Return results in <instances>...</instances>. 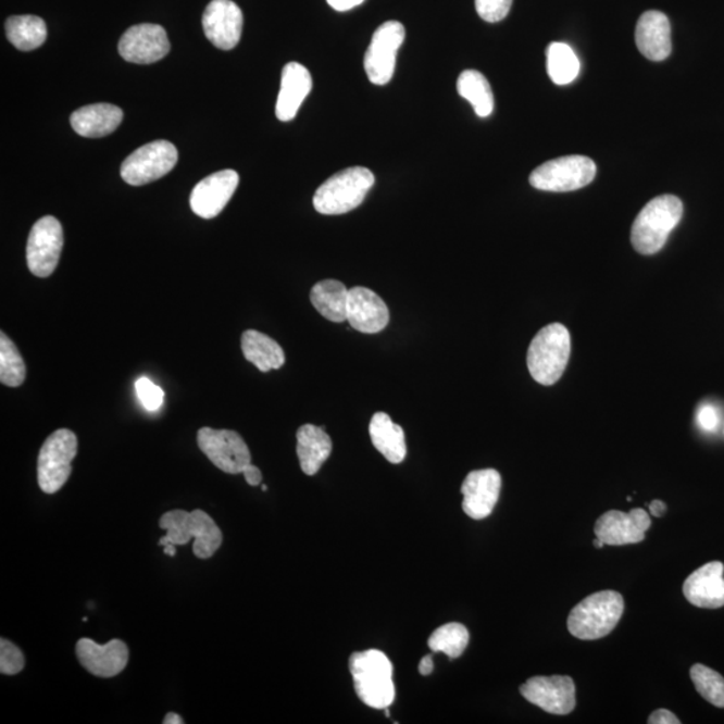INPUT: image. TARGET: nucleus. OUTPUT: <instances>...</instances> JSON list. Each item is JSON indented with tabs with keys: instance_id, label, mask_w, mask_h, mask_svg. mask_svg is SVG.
<instances>
[{
	"instance_id": "f257e3e1",
	"label": "nucleus",
	"mask_w": 724,
	"mask_h": 724,
	"mask_svg": "<svg viewBox=\"0 0 724 724\" xmlns=\"http://www.w3.org/2000/svg\"><path fill=\"white\" fill-rule=\"evenodd\" d=\"M355 694L361 702L375 710L389 709L395 702L394 664L382 651L367 649L349 659Z\"/></svg>"
},
{
	"instance_id": "f03ea898",
	"label": "nucleus",
	"mask_w": 724,
	"mask_h": 724,
	"mask_svg": "<svg viewBox=\"0 0 724 724\" xmlns=\"http://www.w3.org/2000/svg\"><path fill=\"white\" fill-rule=\"evenodd\" d=\"M159 525L166 532V536L159 541L160 546L187 545L194 538V554L200 560L211 559L223 542L220 526L203 510H194L191 513L184 510L170 511L161 516Z\"/></svg>"
},
{
	"instance_id": "7ed1b4c3",
	"label": "nucleus",
	"mask_w": 724,
	"mask_h": 724,
	"mask_svg": "<svg viewBox=\"0 0 724 724\" xmlns=\"http://www.w3.org/2000/svg\"><path fill=\"white\" fill-rule=\"evenodd\" d=\"M682 216V200L674 195H662L649 201L632 226L631 240L635 250L644 255L657 254Z\"/></svg>"
},
{
	"instance_id": "20e7f679",
	"label": "nucleus",
	"mask_w": 724,
	"mask_h": 724,
	"mask_svg": "<svg viewBox=\"0 0 724 724\" xmlns=\"http://www.w3.org/2000/svg\"><path fill=\"white\" fill-rule=\"evenodd\" d=\"M623 613V596L619 591L602 590L572 609L567 629L579 640H599L616 628Z\"/></svg>"
},
{
	"instance_id": "39448f33",
	"label": "nucleus",
	"mask_w": 724,
	"mask_h": 724,
	"mask_svg": "<svg viewBox=\"0 0 724 724\" xmlns=\"http://www.w3.org/2000/svg\"><path fill=\"white\" fill-rule=\"evenodd\" d=\"M375 186V175L365 166H352L333 175L315 191L313 204L322 215H342L358 209Z\"/></svg>"
},
{
	"instance_id": "423d86ee",
	"label": "nucleus",
	"mask_w": 724,
	"mask_h": 724,
	"mask_svg": "<svg viewBox=\"0 0 724 724\" xmlns=\"http://www.w3.org/2000/svg\"><path fill=\"white\" fill-rule=\"evenodd\" d=\"M571 333L561 324L542 327L533 338L527 352V367L538 384L553 385L560 380L571 358Z\"/></svg>"
},
{
	"instance_id": "0eeeda50",
	"label": "nucleus",
	"mask_w": 724,
	"mask_h": 724,
	"mask_svg": "<svg viewBox=\"0 0 724 724\" xmlns=\"http://www.w3.org/2000/svg\"><path fill=\"white\" fill-rule=\"evenodd\" d=\"M78 440L71 429L51 434L40 448L38 457V485L46 494L60 491L71 478L72 462L76 458Z\"/></svg>"
},
{
	"instance_id": "6e6552de",
	"label": "nucleus",
	"mask_w": 724,
	"mask_h": 724,
	"mask_svg": "<svg viewBox=\"0 0 724 724\" xmlns=\"http://www.w3.org/2000/svg\"><path fill=\"white\" fill-rule=\"evenodd\" d=\"M596 172L594 160L573 154L539 165L530 175V184L539 191L571 192L594 182Z\"/></svg>"
},
{
	"instance_id": "1a4fd4ad",
	"label": "nucleus",
	"mask_w": 724,
	"mask_h": 724,
	"mask_svg": "<svg viewBox=\"0 0 724 724\" xmlns=\"http://www.w3.org/2000/svg\"><path fill=\"white\" fill-rule=\"evenodd\" d=\"M179 160L174 143L158 140L146 143L126 158L121 165V177L129 186L140 187L170 174Z\"/></svg>"
},
{
	"instance_id": "9d476101",
	"label": "nucleus",
	"mask_w": 724,
	"mask_h": 724,
	"mask_svg": "<svg viewBox=\"0 0 724 724\" xmlns=\"http://www.w3.org/2000/svg\"><path fill=\"white\" fill-rule=\"evenodd\" d=\"M405 28L400 22L383 23L373 34L364 60V68L372 84L383 86L392 79L399 49L404 43Z\"/></svg>"
},
{
	"instance_id": "9b49d317",
	"label": "nucleus",
	"mask_w": 724,
	"mask_h": 724,
	"mask_svg": "<svg viewBox=\"0 0 724 724\" xmlns=\"http://www.w3.org/2000/svg\"><path fill=\"white\" fill-rule=\"evenodd\" d=\"M198 446L210 462L226 474H241L251 463L249 447L235 430L201 428Z\"/></svg>"
},
{
	"instance_id": "f8f14e48",
	"label": "nucleus",
	"mask_w": 724,
	"mask_h": 724,
	"mask_svg": "<svg viewBox=\"0 0 724 724\" xmlns=\"http://www.w3.org/2000/svg\"><path fill=\"white\" fill-rule=\"evenodd\" d=\"M63 232L59 220L45 216L34 224L27 240L26 260L28 270L38 278H48L60 262Z\"/></svg>"
},
{
	"instance_id": "ddd939ff",
	"label": "nucleus",
	"mask_w": 724,
	"mask_h": 724,
	"mask_svg": "<svg viewBox=\"0 0 724 724\" xmlns=\"http://www.w3.org/2000/svg\"><path fill=\"white\" fill-rule=\"evenodd\" d=\"M520 691L527 702L549 714L567 715L576 709V684L569 676H534Z\"/></svg>"
},
{
	"instance_id": "4468645a",
	"label": "nucleus",
	"mask_w": 724,
	"mask_h": 724,
	"mask_svg": "<svg viewBox=\"0 0 724 724\" xmlns=\"http://www.w3.org/2000/svg\"><path fill=\"white\" fill-rule=\"evenodd\" d=\"M170 50V39L164 27L152 23L132 26L118 43L120 55L137 65H149L163 60Z\"/></svg>"
},
{
	"instance_id": "2eb2a0df",
	"label": "nucleus",
	"mask_w": 724,
	"mask_h": 724,
	"mask_svg": "<svg viewBox=\"0 0 724 724\" xmlns=\"http://www.w3.org/2000/svg\"><path fill=\"white\" fill-rule=\"evenodd\" d=\"M651 525V516L646 510L634 509L629 513L611 510L597 520L595 534L609 546L639 544L646 539V532Z\"/></svg>"
},
{
	"instance_id": "dca6fc26",
	"label": "nucleus",
	"mask_w": 724,
	"mask_h": 724,
	"mask_svg": "<svg viewBox=\"0 0 724 724\" xmlns=\"http://www.w3.org/2000/svg\"><path fill=\"white\" fill-rule=\"evenodd\" d=\"M203 30L215 48L233 50L244 32V13L233 0H212L203 14Z\"/></svg>"
},
{
	"instance_id": "f3484780",
	"label": "nucleus",
	"mask_w": 724,
	"mask_h": 724,
	"mask_svg": "<svg viewBox=\"0 0 724 724\" xmlns=\"http://www.w3.org/2000/svg\"><path fill=\"white\" fill-rule=\"evenodd\" d=\"M502 478L497 470H476L465 476L462 485L463 511L480 521L491 515L501 496Z\"/></svg>"
},
{
	"instance_id": "a211bd4d",
	"label": "nucleus",
	"mask_w": 724,
	"mask_h": 724,
	"mask_svg": "<svg viewBox=\"0 0 724 724\" xmlns=\"http://www.w3.org/2000/svg\"><path fill=\"white\" fill-rule=\"evenodd\" d=\"M239 175L233 170H224L207 176L197 184L189 199L191 209L203 220L216 217L237 191Z\"/></svg>"
},
{
	"instance_id": "6ab92c4d",
	"label": "nucleus",
	"mask_w": 724,
	"mask_h": 724,
	"mask_svg": "<svg viewBox=\"0 0 724 724\" xmlns=\"http://www.w3.org/2000/svg\"><path fill=\"white\" fill-rule=\"evenodd\" d=\"M76 652L80 665L91 675L99 677L117 676L129 660L128 647L121 640H112L101 646L90 639H80Z\"/></svg>"
},
{
	"instance_id": "aec40b11",
	"label": "nucleus",
	"mask_w": 724,
	"mask_h": 724,
	"mask_svg": "<svg viewBox=\"0 0 724 724\" xmlns=\"http://www.w3.org/2000/svg\"><path fill=\"white\" fill-rule=\"evenodd\" d=\"M347 321L353 329L365 335L380 333L389 324L387 303L366 287H352L349 290Z\"/></svg>"
},
{
	"instance_id": "412c9836",
	"label": "nucleus",
	"mask_w": 724,
	"mask_h": 724,
	"mask_svg": "<svg viewBox=\"0 0 724 724\" xmlns=\"http://www.w3.org/2000/svg\"><path fill=\"white\" fill-rule=\"evenodd\" d=\"M724 566L722 562L706 563L683 585V595L692 606L704 609L724 607Z\"/></svg>"
},
{
	"instance_id": "4be33fe9",
	"label": "nucleus",
	"mask_w": 724,
	"mask_h": 724,
	"mask_svg": "<svg viewBox=\"0 0 724 724\" xmlns=\"http://www.w3.org/2000/svg\"><path fill=\"white\" fill-rule=\"evenodd\" d=\"M312 88L313 79L308 68L298 62L287 63L282 71L280 90L275 108L278 120L289 123L295 118Z\"/></svg>"
},
{
	"instance_id": "5701e85b",
	"label": "nucleus",
	"mask_w": 724,
	"mask_h": 724,
	"mask_svg": "<svg viewBox=\"0 0 724 724\" xmlns=\"http://www.w3.org/2000/svg\"><path fill=\"white\" fill-rule=\"evenodd\" d=\"M636 45L640 53L651 61H664L672 51L671 23L660 11H647L636 26Z\"/></svg>"
},
{
	"instance_id": "b1692460",
	"label": "nucleus",
	"mask_w": 724,
	"mask_h": 724,
	"mask_svg": "<svg viewBox=\"0 0 724 724\" xmlns=\"http://www.w3.org/2000/svg\"><path fill=\"white\" fill-rule=\"evenodd\" d=\"M124 118L121 108L112 103H93L77 109L72 114L71 124L79 136L99 139L113 134Z\"/></svg>"
},
{
	"instance_id": "393cba45",
	"label": "nucleus",
	"mask_w": 724,
	"mask_h": 724,
	"mask_svg": "<svg viewBox=\"0 0 724 724\" xmlns=\"http://www.w3.org/2000/svg\"><path fill=\"white\" fill-rule=\"evenodd\" d=\"M332 439L325 429L313 424H304L297 433V455L303 474L319 473L332 453Z\"/></svg>"
},
{
	"instance_id": "a878e982",
	"label": "nucleus",
	"mask_w": 724,
	"mask_h": 724,
	"mask_svg": "<svg viewBox=\"0 0 724 724\" xmlns=\"http://www.w3.org/2000/svg\"><path fill=\"white\" fill-rule=\"evenodd\" d=\"M373 446L389 463L399 464L407 457L404 429L384 412L373 415L370 424Z\"/></svg>"
},
{
	"instance_id": "bb28decb",
	"label": "nucleus",
	"mask_w": 724,
	"mask_h": 724,
	"mask_svg": "<svg viewBox=\"0 0 724 724\" xmlns=\"http://www.w3.org/2000/svg\"><path fill=\"white\" fill-rule=\"evenodd\" d=\"M241 352L245 359L263 373L279 370L286 358L280 345L272 337L258 330H246L241 335Z\"/></svg>"
},
{
	"instance_id": "cd10ccee",
	"label": "nucleus",
	"mask_w": 724,
	"mask_h": 724,
	"mask_svg": "<svg viewBox=\"0 0 724 724\" xmlns=\"http://www.w3.org/2000/svg\"><path fill=\"white\" fill-rule=\"evenodd\" d=\"M349 289L340 280L319 282L310 291V301L317 312L332 322L347 321Z\"/></svg>"
},
{
	"instance_id": "c85d7f7f",
	"label": "nucleus",
	"mask_w": 724,
	"mask_h": 724,
	"mask_svg": "<svg viewBox=\"0 0 724 724\" xmlns=\"http://www.w3.org/2000/svg\"><path fill=\"white\" fill-rule=\"evenodd\" d=\"M5 34L11 43L21 51L40 48L48 38V27L42 18L36 15L10 16L5 22Z\"/></svg>"
},
{
	"instance_id": "c756f323",
	"label": "nucleus",
	"mask_w": 724,
	"mask_h": 724,
	"mask_svg": "<svg viewBox=\"0 0 724 724\" xmlns=\"http://www.w3.org/2000/svg\"><path fill=\"white\" fill-rule=\"evenodd\" d=\"M458 93L473 105L479 117L490 116L494 111V95L490 84L478 71H464L458 78Z\"/></svg>"
},
{
	"instance_id": "7c9ffc66",
	"label": "nucleus",
	"mask_w": 724,
	"mask_h": 724,
	"mask_svg": "<svg viewBox=\"0 0 724 724\" xmlns=\"http://www.w3.org/2000/svg\"><path fill=\"white\" fill-rule=\"evenodd\" d=\"M546 59L549 77L556 85H567L578 77L582 63L571 46L562 42L550 43L546 50Z\"/></svg>"
},
{
	"instance_id": "2f4dec72",
	"label": "nucleus",
	"mask_w": 724,
	"mask_h": 724,
	"mask_svg": "<svg viewBox=\"0 0 724 724\" xmlns=\"http://www.w3.org/2000/svg\"><path fill=\"white\" fill-rule=\"evenodd\" d=\"M470 641L469 629L459 623L439 626L428 639L433 652L446 653L450 659L461 658Z\"/></svg>"
},
{
	"instance_id": "473e14b6",
	"label": "nucleus",
	"mask_w": 724,
	"mask_h": 724,
	"mask_svg": "<svg viewBox=\"0 0 724 724\" xmlns=\"http://www.w3.org/2000/svg\"><path fill=\"white\" fill-rule=\"evenodd\" d=\"M26 380V365L18 348L5 333H0V382L5 387L18 388Z\"/></svg>"
},
{
	"instance_id": "72a5a7b5",
	"label": "nucleus",
	"mask_w": 724,
	"mask_h": 724,
	"mask_svg": "<svg viewBox=\"0 0 724 724\" xmlns=\"http://www.w3.org/2000/svg\"><path fill=\"white\" fill-rule=\"evenodd\" d=\"M689 675L707 702L724 709V677L721 674L703 664H695Z\"/></svg>"
},
{
	"instance_id": "f704fd0d",
	"label": "nucleus",
	"mask_w": 724,
	"mask_h": 724,
	"mask_svg": "<svg viewBox=\"0 0 724 724\" xmlns=\"http://www.w3.org/2000/svg\"><path fill=\"white\" fill-rule=\"evenodd\" d=\"M25 669V657L13 642L0 640V672L3 675H16Z\"/></svg>"
},
{
	"instance_id": "c9c22d12",
	"label": "nucleus",
	"mask_w": 724,
	"mask_h": 724,
	"mask_svg": "<svg viewBox=\"0 0 724 724\" xmlns=\"http://www.w3.org/2000/svg\"><path fill=\"white\" fill-rule=\"evenodd\" d=\"M136 394L139 396L141 404L149 412H157L164 402V390L153 384L149 378L141 377L135 384Z\"/></svg>"
},
{
	"instance_id": "e433bc0d",
	"label": "nucleus",
	"mask_w": 724,
	"mask_h": 724,
	"mask_svg": "<svg viewBox=\"0 0 724 724\" xmlns=\"http://www.w3.org/2000/svg\"><path fill=\"white\" fill-rule=\"evenodd\" d=\"M513 0H475L476 13L488 23L501 22L508 16Z\"/></svg>"
},
{
	"instance_id": "4c0bfd02",
	"label": "nucleus",
	"mask_w": 724,
	"mask_h": 724,
	"mask_svg": "<svg viewBox=\"0 0 724 724\" xmlns=\"http://www.w3.org/2000/svg\"><path fill=\"white\" fill-rule=\"evenodd\" d=\"M698 423L704 430H715L720 425V416L714 407L704 405L698 412Z\"/></svg>"
},
{
	"instance_id": "58836bf2",
	"label": "nucleus",
	"mask_w": 724,
	"mask_h": 724,
	"mask_svg": "<svg viewBox=\"0 0 724 724\" xmlns=\"http://www.w3.org/2000/svg\"><path fill=\"white\" fill-rule=\"evenodd\" d=\"M649 724H679L681 721L677 720L675 714H672L671 711L665 709H660L653 711L651 716L648 720Z\"/></svg>"
},
{
	"instance_id": "ea45409f",
	"label": "nucleus",
	"mask_w": 724,
	"mask_h": 724,
	"mask_svg": "<svg viewBox=\"0 0 724 724\" xmlns=\"http://www.w3.org/2000/svg\"><path fill=\"white\" fill-rule=\"evenodd\" d=\"M241 474H244L246 482L252 487L260 486L262 483L263 476L261 470L254 464L250 463L247 465Z\"/></svg>"
},
{
	"instance_id": "a19ab883",
	"label": "nucleus",
	"mask_w": 724,
	"mask_h": 724,
	"mask_svg": "<svg viewBox=\"0 0 724 724\" xmlns=\"http://www.w3.org/2000/svg\"><path fill=\"white\" fill-rule=\"evenodd\" d=\"M326 2L329 3L332 9L345 13V11L358 8V5L364 3L365 0H326Z\"/></svg>"
},
{
	"instance_id": "79ce46f5",
	"label": "nucleus",
	"mask_w": 724,
	"mask_h": 724,
	"mask_svg": "<svg viewBox=\"0 0 724 724\" xmlns=\"http://www.w3.org/2000/svg\"><path fill=\"white\" fill-rule=\"evenodd\" d=\"M433 671H434L433 657H430V654H427V657H424L422 659L421 664H419V672H421V675L423 676H428L433 674Z\"/></svg>"
},
{
	"instance_id": "37998d69",
	"label": "nucleus",
	"mask_w": 724,
	"mask_h": 724,
	"mask_svg": "<svg viewBox=\"0 0 724 724\" xmlns=\"http://www.w3.org/2000/svg\"><path fill=\"white\" fill-rule=\"evenodd\" d=\"M649 511H651L653 516H658V519H660V516H663L665 513L666 505L662 501H653L651 504H649Z\"/></svg>"
},
{
	"instance_id": "c03bdc74",
	"label": "nucleus",
	"mask_w": 724,
	"mask_h": 724,
	"mask_svg": "<svg viewBox=\"0 0 724 724\" xmlns=\"http://www.w3.org/2000/svg\"><path fill=\"white\" fill-rule=\"evenodd\" d=\"M164 724H183L180 715H177L176 712H168L164 717Z\"/></svg>"
},
{
	"instance_id": "a18cd8bd",
	"label": "nucleus",
	"mask_w": 724,
	"mask_h": 724,
	"mask_svg": "<svg viewBox=\"0 0 724 724\" xmlns=\"http://www.w3.org/2000/svg\"><path fill=\"white\" fill-rule=\"evenodd\" d=\"M164 548V553L166 556L175 557L176 556V545L174 544H168L163 546Z\"/></svg>"
},
{
	"instance_id": "49530a36",
	"label": "nucleus",
	"mask_w": 724,
	"mask_h": 724,
	"mask_svg": "<svg viewBox=\"0 0 724 724\" xmlns=\"http://www.w3.org/2000/svg\"><path fill=\"white\" fill-rule=\"evenodd\" d=\"M594 545L596 546L597 549H601L603 548V546H606V544H603L599 538L595 539Z\"/></svg>"
},
{
	"instance_id": "de8ad7c7",
	"label": "nucleus",
	"mask_w": 724,
	"mask_h": 724,
	"mask_svg": "<svg viewBox=\"0 0 724 724\" xmlns=\"http://www.w3.org/2000/svg\"><path fill=\"white\" fill-rule=\"evenodd\" d=\"M262 490H263V491H267V486H266V485H263V486H262Z\"/></svg>"
}]
</instances>
